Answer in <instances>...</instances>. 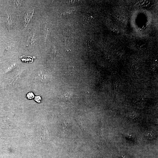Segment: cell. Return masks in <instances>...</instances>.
I'll use <instances>...</instances> for the list:
<instances>
[{"mask_svg":"<svg viewBox=\"0 0 158 158\" xmlns=\"http://www.w3.org/2000/svg\"><path fill=\"white\" fill-rule=\"evenodd\" d=\"M49 30V29H48L46 25V24H45V28H44V39L45 40V41H46V39L47 38V37L48 34V32Z\"/></svg>","mask_w":158,"mask_h":158,"instance_id":"cell-1","label":"cell"},{"mask_svg":"<svg viewBox=\"0 0 158 158\" xmlns=\"http://www.w3.org/2000/svg\"><path fill=\"white\" fill-rule=\"evenodd\" d=\"M73 11V10H69V11H68L66 12H64L62 13H61V15L62 16H66L68 15H69Z\"/></svg>","mask_w":158,"mask_h":158,"instance_id":"cell-4","label":"cell"},{"mask_svg":"<svg viewBox=\"0 0 158 158\" xmlns=\"http://www.w3.org/2000/svg\"><path fill=\"white\" fill-rule=\"evenodd\" d=\"M38 103H40L41 102L42 98L39 96H36L34 99Z\"/></svg>","mask_w":158,"mask_h":158,"instance_id":"cell-3","label":"cell"},{"mask_svg":"<svg viewBox=\"0 0 158 158\" xmlns=\"http://www.w3.org/2000/svg\"><path fill=\"white\" fill-rule=\"evenodd\" d=\"M34 97V95L33 92H29L26 95L27 98L28 99H33Z\"/></svg>","mask_w":158,"mask_h":158,"instance_id":"cell-2","label":"cell"}]
</instances>
